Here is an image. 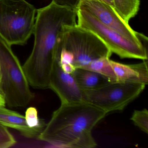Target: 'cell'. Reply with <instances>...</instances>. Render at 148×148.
<instances>
[{
	"label": "cell",
	"mask_w": 148,
	"mask_h": 148,
	"mask_svg": "<svg viewBox=\"0 0 148 148\" xmlns=\"http://www.w3.org/2000/svg\"><path fill=\"white\" fill-rule=\"evenodd\" d=\"M76 25L77 10L59 6L52 2L37 10L33 34V48L22 66L29 84L34 88H49L63 27Z\"/></svg>",
	"instance_id": "obj_1"
},
{
	"label": "cell",
	"mask_w": 148,
	"mask_h": 148,
	"mask_svg": "<svg viewBox=\"0 0 148 148\" xmlns=\"http://www.w3.org/2000/svg\"><path fill=\"white\" fill-rule=\"evenodd\" d=\"M107 114L85 101L61 103L38 138L64 147L95 148L97 143L92 130Z\"/></svg>",
	"instance_id": "obj_2"
},
{
	"label": "cell",
	"mask_w": 148,
	"mask_h": 148,
	"mask_svg": "<svg viewBox=\"0 0 148 148\" xmlns=\"http://www.w3.org/2000/svg\"><path fill=\"white\" fill-rule=\"evenodd\" d=\"M37 11L26 0H0V37L11 46L25 45L33 34Z\"/></svg>",
	"instance_id": "obj_3"
},
{
	"label": "cell",
	"mask_w": 148,
	"mask_h": 148,
	"mask_svg": "<svg viewBox=\"0 0 148 148\" xmlns=\"http://www.w3.org/2000/svg\"><path fill=\"white\" fill-rule=\"evenodd\" d=\"M11 46L0 37V67L6 104L10 107H24L33 99L34 95Z\"/></svg>",
	"instance_id": "obj_4"
},
{
	"label": "cell",
	"mask_w": 148,
	"mask_h": 148,
	"mask_svg": "<svg viewBox=\"0 0 148 148\" xmlns=\"http://www.w3.org/2000/svg\"><path fill=\"white\" fill-rule=\"evenodd\" d=\"M59 47L71 54L76 68L99 59L110 58L112 54L96 34L77 25L64 27Z\"/></svg>",
	"instance_id": "obj_5"
},
{
	"label": "cell",
	"mask_w": 148,
	"mask_h": 148,
	"mask_svg": "<svg viewBox=\"0 0 148 148\" xmlns=\"http://www.w3.org/2000/svg\"><path fill=\"white\" fill-rule=\"evenodd\" d=\"M77 25L96 34L112 53L121 58L148 60L147 45L133 42L82 9L77 10Z\"/></svg>",
	"instance_id": "obj_6"
},
{
	"label": "cell",
	"mask_w": 148,
	"mask_h": 148,
	"mask_svg": "<svg viewBox=\"0 0 148 148\" xmlns=\"http://www.w3.org/2000/svg\"><path fill=\"white\" fill-rule=\"evenodd\" d=\"M145 86L138 83H109L97 89L83 90L84 100L107 114L121 111L140 95Z\"/></svg>",
	"instance_id": "obj_7"
},
{
	"label": "cell",
	"mask_w": 148,
	"mask_h": 148,
	"mask_svg": "<svg viewBox=\"0 0 148 148\" xmlns=\"http://www.w3.org/2000/svg\"><path fill=\"white\" fill-rule=\"evenodd\" d=\"M78 9L89 13L101 23L133 42L147 45L148 38L133 30L111 5L102 0H82Z\"/></svg>",
	"instance_id": "obj_8"
},
{
	"label": "cell",
	"mask_w": 148,
	"mask_h": 148,
	"mask_svg": "<svg viewBox=\"0 0 148 148\" xmlns=\"http://www.w3.org/2000/svg\"><path fill=\"white\" fill-rule=\"evenodd\" d=\"M49 88L58 95L61 104L84 101L83 90L72 74L66 73L61 69L57 58L50 76Z\"/></svg>",
	"instance_id": "obj_9"
},
{
	"label": "cell",
	"mask_w": 148,
	"mask_h": 148,
	"mask_svg": "<svg viewBox=\"0 0 148 148\" xmlns=\"http://www.w3.org/2000/svg\"><path fill=\"white\" fill-rule=\"evenodd\" d=\"M110 62L116 75L117 82L148 84L147 60L131 64H122L110 59Z\"/></svg>",
	"instance_id": "obj_10"
},
{
	"label": "cell",
	"mask_w": 148,
	"mask_h": 148,
	"mask_svg": "<svg viewBox=\"0 0 148 148\" xmlns=\"http://www.w3.org/2000/svg\"><path fill=\"white\" fill-rule=\"evenodd\" d=\"M0 123L6 127L17 130L29 138L38 137L44 128H31L27 123L25 116L14 111L0 106Z\"/></svg>",
	"instance_id": "obj_11"
},
{
	"label": "cell",
	"mask_w": 148,
	"mask_h": 148,
	"mask_svg": "<svg viewBox=\"0 0 148 148\" xmlns=\"http://www.w3.org/2000/svg\"><path fill=\"white\" fill-rule=\"evenodd\" d=\"M72 75L82 90L97 89L110 83L103 75L84 68H76Z\"/></svg>",
	"instance_id": "obj_12"
},
{
	"label": "cell",
	"mask_w": 148,
	"mask_h": 148,
	"mask_svg": "<svg viewBox=\"0 0 148 148\" xmlns=\"http://www.w3.org/2000/svg\"><path fill=\"white\" fill-rule=\"evenodd\" d=\"M113 7L121 18L129 23L137 14L140 0H112Z\"/></svg>",
	"instance_id": "obj_13"
},
{
	"label": "cell",
	"mask_w": 148,
	"mask_h": 148,
	"mask_svg": "<svg viewBox=\"0 0 148 148\" xmlns=\"http://www.w3.org/2000/svg\"><path fill=\"white\" fill-rule=\"evenodd\" d=\"M110 58H103L94 60L83 67L86 70L95 72L103 75L110 83L117 82L116 77L110 62Z\"/></svg>",
	"instance_id": "obj_14"
},
{
	"label": "cell",
	"mask_w": 148,
	"mask_h": 148,
	"mask_svg": "<svg viewBox=\"0 0 148 148\" xmlns=\"http://www.w3.org/2000/svg\"><path fill=\"white\" fill-rule=\"evenodd\" d=\"M131 120L142 131L148 134V111L147 109L134 111Z\"/></svg>",
	"instance_id": "obj_15"
},
{
	"label": "cell",
	"mask_w": 148,
	"mask_h": 148,
	"mask_svg": "<svg viewBox=\"0 0 148 148\" xmlns=\"http://www.w3.org/2000/svg\"><path fill=\"white\" fill-rule=\"evenodd\" d=\"M26 120L29 127L31 128H45L46 124L43 119L39 117L38 110L35 107H30L25 112Z\"/></svg>",
	"instance_id": "obj_16"
},
{
	"label": "cell",
	"mask_w": 148,
	"mask_h": 148,
	"mask_svg": "<svg viewBox=\"0 0 148 148\" xmlns=\"http://www.w3.org/2000/svg\"><path fill=\"white\" fill-rule=\"evenodd\" d=\"M16 143L15 138L7 128L0 123V148H10Z\"/></svg>",
	"instance_id": "obj_17"
},
{
	"label": "cell",
	"mask_w": 148,
	"mask_h": 148,
	"mask_svg": "<svg viewBox=\"0 0 148 148\" xmlns=\"http://www.w3.org/2000/svg\"><path fill=\"white\" fill-rule=\"evenodd\" d=\"M82 0H52L51 2L62 7L77 10Z\"/></svg>",
	"instance_id": "obj_18"
},
{
	"label": "cell",
	"mask_w": 148,
	"mask_h": 148,
	"mask_svg": "<svg viewBox=\"0 0 148 148\" xmlns=\"http://www.w3.org/2000/svg\"><path fill=\"white\" fill-rule=\"evenodd\" d=\"M6 104V96L3 86V77L0 67V106H5Z\"/></svg>",
	"instance_id": "obj_19"
},
{
	"label": "cell",
	"mask_w": 148,
	"mask_h": 148,
	"mask_svg": "<svg viewBox=\"0 0 148 148\" xmlns=\"http://www.w3.org/2000/svg\"><path fill=\"white\" fill-rule=\"evenodd\" d=\"M103 1H104L107 4H110L113 6V3H112V0H102Z\"/></svg>",
	"instance_id": "obj_20"
}]
</instances>
